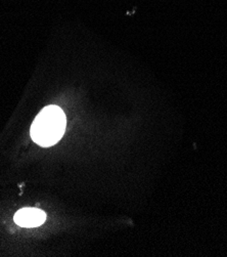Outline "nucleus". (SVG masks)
<instances>
[{
	"mask_svg": "<svg viewBox=\"0 0 227 257\" xmlns=\"http://www.w3.org/2000/svg\"><path fill=\"white\" fill-rule=\"evenodd\" d=\"M66 126L67 119L61 108L58 106L45 107L32 124V140L41 147H52L63 138Z\"/></svg>",
	"mask_w": 227,
	"mask_h": 257,
	"instance_id": "f257e3e1",
	"label": "nucleus"
},
{
	"mask_svg": "<svg viewBox=\"0 0 227 257\" xmlns=\"http://www.w3.org/2000/svg\"><path fill=\"white\" fill-rule=\"evenodd\" d=\"M46 219V214L38 208H23L15 215V221L23 227H36Z\"/></svg>",
	"mask_w": 227,
	"mask_h": 257,
	"instance_id": "f03ea898",
	"label": "nucleus"
}]
</instances>
